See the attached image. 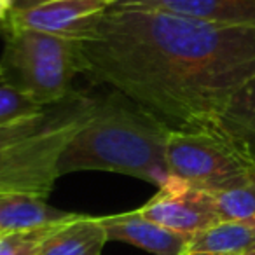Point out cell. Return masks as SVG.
<instances>
[{
	"label": "cell",
	"instance_id": "6da1fadb",
	"mask_svg": "<svg viewBox=\"0 0 255 255\" xmlns=\"http://www.w3.org/2000/svg\"><path fill=\"white\" fill-rule=\"evenodd\" d=\"M77 40L81 74L175 129L217 126L255 75L247 26L110 7Z\"/></svg>",
	"mask_w": 255,
	"mask_h": 255
},
{
	"label": "cell",
	"instance_id": "7a4b0ae2",
	"mask_svg": "<svg viewBox=\"0 0 255 255\" xmlns=\"http://www.w3.org/2000/svg\"><path fill=\"white\" fill-rule=\"evenodd\" d=\"M171 128L114 93L91 114L61 152L60 177L74 171H110L163 187L173 173L166 163Z\"/></svg>",
	"mask_w": 255,
	"mask_h": 255
},
{
	"label": "cell",
	"instance_id": "3957f363",
	"mask_svg": "<svg viewBox=\"0 0 255 255\" xmlns=\"http://www.w3.org/2000/svg\"><path fill=\"white\" fill-rule=\"evenodd\" d=\"M75 74H81L77 39L5 26L0 58L4 86L44 107L67 98Z\"/></svg>",
	"mask_w": 255,
	"mask_h": 255
},
{
	"label": "cell",
	"instance_id": "277c9868",
	"mask_svg": "<svg viewBox=\"0 0 255 255\" xmlns=\"http://www.w3.org/2000/svg\"><path fill=\"white\" fill-rule=\"evenodd\" d=\"M95 102L79 98L70 109L49 117L39 133L0 152V196L23 194L46 199L60 177L61 152L86 123Z\"/></svg>",
	"mask_w": 255,
	"mask_h": 255
},
{
	"label": "cell",
	"instance_id": "5b68a950",
	"mask_svg": "<svg viewBox=\"0 0 255 255\" xmlns=\"http://www.w3.org/2000/svg\"><path fill=\"white\" fill-rule=\"evenodd\" d=\"M166 163L175 177L201 191L236 187L255 173V157L222 128H171Z\"/></svg>",
	"mask_w": 255,
	"mask_h": 255
},
{
	"label": "cell",
	"instance_id": "8992f818",
	"mask_svg": "<svg viewBox=\"0 0 255 255\" xmlns=\"http://www.w3.org/2000/svg\"><path fill=\"white\" fill-rule=\"evenodd\" d=\"M140 215L175 233L194 236L220 222L212 194L178 177H171L150 201L138 208Z\"/></svg>",
	"mask_w": 255,
	"mask_h": 255
},
{
	"label": "cell",
	"instance_id": "52a82bcc",
	"mask_svg": "<svg viewBox=\"0 0 255 255\" xmlns=\"http://www.w3.org/2000/svg\"><path fill=\"white\" fill-rule=\"evenodd\" d=\"M112 2L114 0H56L26 11H12L5 26L81 39L89 26L109 11Z\"/></svg>",
	"mask_w": 255,
	"mask_h": 255
},
{
	"label": "cell",
	"instance_id": "ba28073f",
	"mask_svg": "<svg viewBox=\"0 0 255 255\" xmlns=\"http://www.w3.org/2000/svg\"><path fill=\"white\" fill-rule=\"evenodd\" d=\"M110 7L163 11L219 25L255 28V0H114Z\"/></svg>",
	"mask_w": 255,
	"mask_h": 255
},
{
	"label": "cell",
	"instance_id": "9c48e42d",
	"mask_svg": "<svg viewBox=\"0 0 255 255\" xmlns=\"http://www.w3.org/2000/svg\"><path fill=\"white\" fill-rule=\"evenodd\" d=\"M109 241H123L154 255H182L187 252L192 236L175 233L150 222L138 210L119 215L100 217Z\"/></svg>",
	"mask_w": 255,
	"mask_h": 255
},
{
	"label": "cell",
	"instance_id": "30bf717a",
	"mask_svg": "<svg viewBox=\"0 0 255 255\" xmlns=\"http://www.w3.org/2000/svg\"><path fill=\"white\" fill-rule=\"evenodd\" d=\"M107 241L100 217L77 215L47 234L40 245V255H102Z\"/></svg>",
	"mask_w": 255,
	"mask_h": 255
},
{
	"label": "cell",
	"instance_id": "8fae6325",
	"mask_svg": "<svg viewBox=\"0 0 255 255\" xmlns=\"http://www.w3.org/2000/svg\"><path fill=\"white\" fill-rule=\"evenodd\" d=\"M79 213L63 212L35 196H0V236L40 227L56 226L75 219Z\"/></svg>",
	"mask_w": 255,
	"mask_h": 255
},
{
	"label": "cell",
	"instance_id": "7c38bea8",
	"mask_svg": "<svg viewBox=\"0 0 255 255\" xmlns=\"http://www.w3.org/2000/svg\"><path fill=\"white\" fill-rule=\"evenodd\" d=\"M255 250V215L241 220L219 222L210 229L192 236L187 252L234 254Z\"/></svg>",
	"mask_w": 255,
	"mask_h": 255
},
{
	"label": "cell",
	"instance_id": "4fadbf2b",
	"mask_svg": "<svg viewBox=\"0 0 255 255\" xmlns=\"http://www.w3.org/2000/svg\"><path fill=\"white\" fill-rule=\"evenodd\" d=\"M219 126L255 157V75L233 96Z\"/></svg>",
	"mask_w": 255,
	"mask_h": 255
},
{
	"label": "cell",
	"instance_id": "5bb4252c",
	"mask_svg": "<svg viewBox=\"0 0 255 255\" xmlns=\"http://www.w3.org/2000/svg\"><path fill=\"white\" fill-rule=\"evenodd\" d=\"M210 194L220 222L241 220L255 215V173L236 187Z\"/></svg>",
	"mask_w": 255,
	"mask_h": 255
},
{
	"label": "cell",
	"instance_id": "9a60e30c",
	"mask_svg": "<svg viewBox=\"0 0 255 255\" xmlns=\"http://www.w3.org/2000/svg\"><path fill=\"white\" fill-rule=\"evenodd\" d=\"M47 119H49V116L42 110L39 114H32V116L19 117L11 123L0 124V152H4L9 147L39 133L46 126Z\"/></svg>",
	"mask_w": 255,
	"mask_h": 255
},
{
	"label": "cell",
	"instance_id": "2e32d148",
	"mask_svg": "<svg viewBox=\"0 0 255 255\" xmlns=\"http://www.w3.org/2000/svg\"><path fill=\"white\" fill-rule=\"evenodd\" d=\"M56 226L0 236V255H40V245Z\"/></svg>",
	"mask_w": 255,
	"mask_h": 255
},
{
	"label": "cell",
	"instance_id": "e0dca14e",
	"mask_svg": "<svg viewBox=\"0 0 255 255\" xmlns=\"http://www.w3.org/2000/svg\"><path fill=\"white\" fill-rule=\"evenodd\" d=\"M39 112H42V107L32 102L28 96L21 95L9 86L0 84V124Z\"/></svg>",
	"mask_w": 255,
	"mask_h": 255
},
{
	"label": "cell",
	"instance_id": "ac0fdd59",
	"mask_svg": "<svg viewBox=\"0 0 255 255\" xmlns=\"http://www.w3.org/2000/svg\"><path fill=\"white\" fill-rule=\"evenodd\" d=\"M56 2V0H14V9L12 11H26V9L39 7V5Z\"/></svg>",
	"mask_w": 255,
	"mask_h": 255
},
{
	"label": "cell",
	"instance_id": "d6986e66",
	"mask_svg": "<svg viewBox=\"0 0 255 255\" xmlns=\"http://www.w3.org/2000/svg\"><path fill=\"white\" fill-rule=\"evenodd\" d=\"M14 9V0H0V23H7Z\"/></svg>",
	"mask_w": 255,
	"mask_h": 255
},
{
	"label": "cell",
	"instance_id": "ffe728a7",
	"mask_svg": "<svg viewBox=\"0 0 255 255\" xmlns=\"http://www.w3.org/2000/svg\"><path fill=\"white\" fill-rule=\"evenodd\" d=\"M182 255H234V254H206V252H185Z\"/></svg>",
	"mask_w": 255,
	"mask_h": 255
},
{
	"label": "cell",
	"instance_id": "44dd1931",
	"mask_svg": "<svg viewBox=\"0 0 255 255\" xmlns=\"http://www.w3.org/2000/svg\"><path fill=\"white\" fill-rule=\"evenodd\" d=\"M241 255H255V250H250V252H245V254H241Z\"/></svg>",
	"mask_w": 255,
	"mask_h": 255
}]
</instances>
